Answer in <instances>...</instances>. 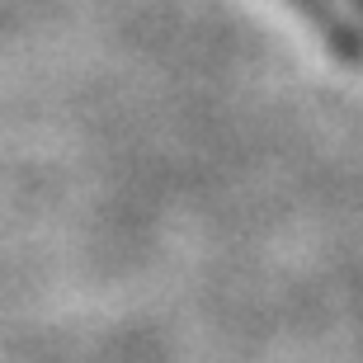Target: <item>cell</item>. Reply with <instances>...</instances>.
<instances>
[{
    "label": "cell",
    "mask_w": 363,
    "mask_h": 363,
    "mask_svg": "<svg viewBox=\"0 0 363 363\" xmlns=\"http://www.w3.org/2000/svg\"><path fill=\"white\" fill-rule=\"evenodd\" d=\"M288 5H293L316 33H321V43L335 57L363 62V28H359V19H354L350 0H288Z\"/></svg>",
    "instance_id": "1"
},
{
    "label": "cell",
    "mask_w": 363,
    "mask_h": 363,
    "mask_svg": "<svg viewBox=\"0 0 363 363\" xmlns=\"http://www.w3.org/2000/svg\"><path fill=\"white\" fill-rule=\"evenodd\" d=\"M350 5H354V10H363V0H350Z\"/></svg>",
    "instance_id": "2"
}]
</instances>
